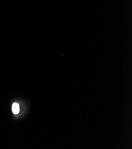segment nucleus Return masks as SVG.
I'll list each match as a JSON object with an SVG mask.
<instances>
[{"label": "nucleus", "instance_id": "nucleus-1", "mask_svg": "<svg viewBox=\"0 0 132 149\" xmlns=\"http://www.w3.org/2000/svg\"><path fill=\"white\" fill-rule=\"evenodd\" d=\"M12 111L14 114L19 113L20 111V107L17 103H13L12 107Z\"/></svg>", "mask_w": 132, "mask_h": 149}]
</instances>
